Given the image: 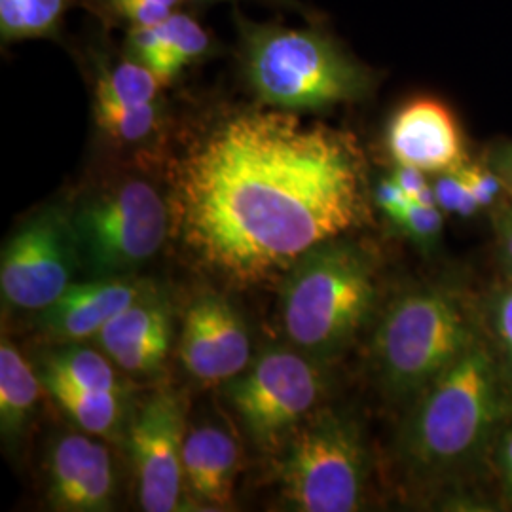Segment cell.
Wrapping results in <instances>:
<instances>
[{
	"instance_id": "obj_1",
	"label": "cell",
	"mask_w": 512,
	"mask_h": 512,
	"mask_svg": "<svg viewBox=\"0 0 512 512\" xmlns=\"http://www.w3.org/2000/svg\"><path fill=\"white\" fill-rule=\"evenodd\" d=\"M186 249L232 283H260L368 222L355 139L289 112H241L209 129L177 167Z\"/></svg>"
},
{
	"instance_id": "obj_2",
	"label": "cell",
	"mask_w": 512,
	"mask_h": 512,
	"mask_svg": "<svg viewBox=\"0 0 512 512\" xmlns=\"http://www.w3.org/2000/svg\"><path fill=\"white\" fill-rule=\"evenodd\" d=\"M374 262L330 239L294 262L283 287V327L294 348L327 359L348 346L376 302Z\"/></svg>"
},
{
	"instance_id": "obj_3",
	"label": "cell",
	"mask_w": 512,
	"mask_h": 512,
	"mask_svg": "<svg viewBox=\"0 0 512 512\" xmlns=\"http://www.w3.org/2000/svg\"><path fill=\"white\" fill-rule=\"evenodd\" d=\"M245 67L256 95L283 110L325 109L365 93L368 74L317 31L247 25Z\"/></svg>"
},
{
	"instance_id": "obj_4",
	"label": "cell",
	"mask_w": 512,
	"mask_h": 512,
	"mask_svg": "<svg viewBox=\"0 0 512 512\" xmlns=\"http://www.w3.org/2000/svg\"><path fill=\"white\" fill-rule=\"evenodd\" d=\"M410 421L406 448L423 467H448L473 454L503 410L499 366L475 344L427 385Z\"/></svg>"
},
{
	"instance_id": "obj_5",
	"label": "cell",
	"mask_w": 512,
	"mask_h": 512,
	"mask_svg": "<svg viewBox=\"0 0 512 512\" xmlns=\"http://www.w3.org/2000/svg\"><path fill=\"white\" fill-rule=\"evenodd\" d=\"M475 330L452 294L429 289L399 298L376 332V359L397 393L423 391L475 344Z\"/></svg>"
},
{
	"instance_id": "obj_6",
	"label": "cell",
	"mask_w": 512,
	"mask_h": 512,
	"mask_svg": "<svg viewBox=\"0 0 512 512\" xmlns=\"http://www.w3.org/2000/svg\"><path fill=\"white\" fill-rule=\"evenodd\" d=\"M365 478V446L359 431L332 412L302 421L285 444L279 484L296 511H357Z\"/></svg>"
},
{
	"instance_id": "obj_7",
	"label": "cell",
	"mask_w": 512,
	"mask_h": 512,
	"mask_svg": "<svg viewBox=\"0 0 512 512\" xmlns=\"http://www.w3.org/2000/svg\"><path fill=\"white\" fill-rule=\"evenodd\" d=\"M167 207L152 184L126 181L82 203L74 241L95 274L131 272L156 255L167 236Z\"/></svg>"
},
{
	"instance_id": "obj_8",
	"label": "cell",
	"mask_w": 512,
	"mask_h": 512,
	"mask_svg": "<svg viewBox=\"0 0 512 512\" xmlns=\"http://www.w3.org/2000/svg\"><path fill=\"white\" fill-rule=\"evenodd\" d=\"M323 393V378L308 357L291 349H268L255 366L228 387V399L247 433L268 450L291 439L310 418Z\"/></svg>"
},
{
	"instance_id": "obj_9",
	"label": "cell",
	"mask_w": 512,
	"mask_h": 512,
	"mask_svg": "<svg viewBox=\"0 0 512 512\" xmlns=\"http://www.w3.org/2000/svg\"><path fill=\"white\" fill-rule=\"evenodd\" d=\"M74 247L71 224H65L55 213L29 220L2 251V296L19 310L50 308L71 285Z\"/></svg>"
},
{
	"instance_id": "obj_10",
	"label": "cell",
	"mask_w": 512,
	"mask_h": 512,
	"mask_svg": "<svg viewBox=\"0 0 512 512\" xmlns=\"http://www.w3.org/2000/svg\"><path fill=\"white\" fill-rule=\"evenodd\" d=\"M184 439V404L177 393H156L139 408L131 423L129 444L145 511L179 509Z\"/></svg>"
},
{
	"instance_id": "obj_11",
	"label": "cell",
	"mask_w": 512,
	"mask_h": 512,
	"mask_svg": "<svg viewBox=\"0 0 512 512\" xmlns=\"http://www.w3.org/2000/svg\"><path fill=\"white\" fill-rule=\"evenodd\" d=\"M249 359V332L234 306L215 294L198 298L184 317V368L202 382H224L239 376Z\"/></svg>"
},
{
	"instance_id": "obj_12",
	"label": "cell",
	"mask_w": 512,
	"mask_h": 512,
	"mask_svg": "<svg viewBox=\"0 0 512 512\" xmlns=\"http://www.w3.org/2000/svg\"><path fill=\"white\" fill-rule=\"evenodd\" d=\"M387 147L399 165L448 173L467 164L458 120L444 103L418 97L399 110L387 129Z\"/></svg>"
},
{
	"instance_id": "obj_13",
	"label": "cell",
	"mask_w": 512,
	"mask_h": 512,
	"mask_svg": "<svg viewBox=\"0 0 512 512\" xmlns=\"http://www.w3.org/2000/svg\"><path fill=\"white\" fill-rule=\"evenodd\" d=\"M48 494L57 511L110 509L114 473L109 450L84 435H63L48 458Z\"/></svg>"
},
{
	"instance_id": "obj_14",
	"label": "cell",
	"mask_w": 512,
	"mask_h": 512,
	"mask_svg": "<svg viewBox=\"0 0 512 512\" xmlns=\"http://www.w3.org/2000/svg\"><path fill=\"white\" fill-rule=\"evenodd\" d=\"M99 342L110 359L133 374H148L164 365L171 344L169 306L147 289L126 310L99 330Z\"/></svg>"
},
{
	"instance_id": "obj_15",
	"label": "cell",
	"mask_w": 512,
	"mask_h": 512,
	"mask_svg": "<svg viewBox=\"0 0 512 512\" xmlns=\"http://www.w3.org/2000/svg\"><path fill=\"white\" fill-rule=\"evenodd\" d=\"M145 283L122 279H99L71 283L50 308L44 310L42 327L57 340L78 342L99 334L131 302L147 291Z\"/></svg>"
},
{
	"instance_id": "obj_16",
	"label": "cell",
	"mask_w": 512,
	"mask_h": 512,
	"mask_svg": "<svg viewBox=\"0 0 512 512\" xmlns=\"http://www.w3.org/2000/svg\"><path fill=\"white\" fill-rule=\"evenodd\" d=\"M238 467V444L224 429L202 425L186 435L183 484L196 501L213 507L232 503Z\"/></svg>"
},
{
	"instance_id": "obj_17",
	"label": "cell",
	"mask_w": 512,
	"mask_h": 512,
	"mask_svg": "<svg viewBox=\"0 0 512 512\" xmlns=\"http://www.w3.org/2000/svg\"><path fill=\"white\" fill-rule=\"evenodd\" d=\"M131 50L164 84L209 50V37L194 19L171 14L158 25L133 29Z\"/></svg>"
},
{
	"instance_id": "obj_18",
	"label": "cell",
	"mask_w": 512,
	"mask_h": 512,
	"mask_svg": "<svg viewBox=\"0 0 512 512\" xmlns=\"http://www.w3.org/2000/svg\"><path fill=\"white\" fill-rule=\"evenodd\" d=\"M38 399V380L16 346L2 338L0 346V429L16 439L25 429Z\"/></svg>"
},
{
	"instance_id": "obj_19",
	"label": "cell",
	"mask_w": 512,
	"mask_h": 512,
	"mask_svg": "<svg viewBox=\"0 0 512 512\" xmlns=\"http://www.w3.org/2000/svg\"><path fill=\"white\" fill-rule=\"evenodd\" d=\"M42 384L84 431L109 437L120 427L124 414L120 391L78 389L55 380H42Z\"/></svg>"
},
{
	"instance_id": "obj_20",
	"label": "cell",
	"mask_w": 512,
	"mask_h": 512,
	"mask_svg": "<svg viewBox=\"0 0 512 512\" xmlns=\"http://www.w3.org/2000/svg\"><path fill=\"white\" fill-rule=\"evenodd\" d=\"M42 380H55L90 391H120L118 376L109 361L82 346H69L48 357L42 368Z\"/></svg>"
},
{
	"instance_id": "obj_21",
	"label": "cell",
	"mask_w": 512,
	"mask_h": 512,
	"mask_svg": "<svg viewBox=\"0 0 512 512\" xmlns=\"http://www.w3.org/2000/svg\"><path fill=\"white\" fill-rule=\"evenodd\" d=\"M71 0H0V35L4 40L48 37L57 29Z\"/></svg>"
},
{
	"instance_id": "obj_22",
	"label": "cell",
	"mask_w": 512,
	"mask_h": 512,
	"mask_svg": "<svg viewBox=\"0 0 512 512\" xmlns=\"http://www.w3.org/2000/svg\"><path fill=\"white\" fill-rule=\"evenodd\" d=\"M158 76L139 63H122L103 74L97 84V103L116 107H141L156 103Z\"/></svg>"
},
{
	"instance_id": "obj_23",
	"label": "cell",
	"mask_w": 512,
	"mask_h": 512,
	"mask_svg": "<svg viewBox=\"0 0 512 512\" xmlns=\"http://www.w3.org/2000/svg\"><path fill=\"white\" fill-rule=\"evenodd\" d=\"M97 124L109 137L118 143H141L148 139L160 124V112L156 103L141 107H116L95 105Z\"/></svg>"
},
{
	"instance_id": "obj_24",
	"label": "cell",
	"mask_w": 512,
	"mask_h": 512,
	"mask_svg": "<svg viewBox=\"0 0 512 512\" xmlns=\"http://www.w3.org/2000/svg\"><path fill=\"white\" fill-rule=\"evenodd\" d=\"M433 190L437 196V205L446 213H456L459 217H471L480 209L471 186L467 184L461 173V167L456 171L440 173L439 181Z\"/></svg>"
},
{
	"instance_id": "obj_25",
	"label": "cell",
	"mask_w": 512,
	"mask_h": 512,
	"mask_svg": "<svg viewBox=\"0 0 512 512\" xmlns=\"http://www.w3.org/2000/svg\"><path fill=\"white\" fill-rule=\"evenodd\" d=\"M179 0H110L118 18L128 21L133 29H143L162 23L173 14Z\"/></svg>"
},
{
	"instance_id": "obj_26",
	"label": "cell",
	"mask_w": 512,
	"mask_h": 512,
	"mask_svg": "<svg viewBox=\"0 0 512 512\" xmlns=\"http://www.w3.org/2000/svg\"><path fill=\"white\" fill-rule=\"evenodd\" d=\"M395 220L416 238H435L442 228V209L410 202L403 213L395 217Z\"/></svg>"
},
{
	"instance_id": "obj_27",
	"label": "cell",
	"mask_w": 512,
	"mask_h": 512,
	"mask_svg": "<svg viewBox=\"0 0 512 512\" xmlns=\"http://www.w3.org/2000/svg\"><path fill=\"white\" fill-rule=\"evenodd\" d=\"M461 173H463L467 184L471 186L480 207H488L495 202V198L499 196V192L503 188V181L499 179L497 173H492L490 169L480 167V165L469 164L461 167Z\"/></svg>"
},
{
	"instance_id": "obj_28",
	"label": "cell",
	"mask_w": 512,
	"mask_h": 512,
	"mask_svg": "<svg viewBox=\"0 0 512 512\" xmlns=\"http://www.w3.org/2000/svg\"><path fill=\"white\" fill-rule=\"evenodd\" d=\"M494 321L499 342L512 359V289L499 296L495 304Z\"/></svg>"
},
{
	"instance_id": "obj_29",
	"label": "cell",
	"mask_w": 512,
	"mask_h": 512,
	"mask_svg": "<svg viewBox=\"0 0 512 512\" xmlns=\"http://www.w3.org/2000/svg\"><path fill=\"white\" fill-rule=\"evenodd\" d=\"M376 202H378V205L384 209L385 213H387L391 219H395V217H399L404 209L410 205V202H414V200H410V198L404 194L403 190H401V186L391 179V181H384V183L378 186V190H376Z\"/></svg>"
},
{
	"instance_id": "obj_30",
	"label": "cell",
	"mask_w": 512,
	"mask_h": 512,
	"mask_svg": "<svg viewBox=\"0 0 512 512\" xmlns=\"http://www.w3.org/2000/svg\"><path fill=\"white\" fill-rule=\"evenodd\" d=\"M393 181L401 186V190L410 200H416L421 192L429 186L423 177V171L416 167H410V165H399Z\"/></svg>"
},
{
	"instance_id": "obj_31",
	"label": "cell",
	"mask_w": 512,
	"mask_h": 512,
	"mask_svg": "<svg viewBox=\"0 0 512 512\" xmlns=\"http://www.w3.org/2000/svg\"><path fill=\"white\" fill-rule=\"evenodd\" d=\"M497 175L512 192V145L497 154Z\"/></svg>"
},
{
	"instance_id": "obj_32",
	"label": "cell",
	"mask_w": 512,
	"mask_h": 512,
	"mask_svg": "<svg viewBox=\"0 0 512 512\" xmlns=\"http://www.w3.org/2000/svg\"><path fill=\"white\" fill-rule=\"evenodd\" d=\"M499 230H501V247L512 270V209L503 215Z\"/></svg>"
},
{
	"instance_id": "obj_33",
	"label": "cell",
	"mask_w": 512,
	"mask_h": 512,
	"mask_svg": "<svg viewBox=\"0 0 512 512\" xmlns=\"http://www.w3.org/2000/svg\"><path fill=\"white\" fill-rule=\"evenodd\" d=\"M505 467H507V478H509V484L512 488V433L507 439V444H505Z\"/></svg>"
},
{
	"instance_id": "obj_34",
	"label": "cell",
	"mask_w": 512,
	"mask_h": 512,
	"mask_svg": "<svg viewBox=\"0 0 512 512\" xmlns=\"http://www.w3.org/2000/svg\"><path fill=\"white\" fill-rule=\"evenodd\" d=\"M207 2V0H205ZM277 2H287V0H277Z\"/></svg>"
}]
</instances>
